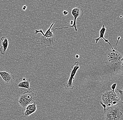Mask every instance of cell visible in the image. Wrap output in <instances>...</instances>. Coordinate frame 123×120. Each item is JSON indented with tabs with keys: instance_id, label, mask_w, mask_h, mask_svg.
<instances>
[{
	"instance_id": "cell-18",
	"label": "cell",
	"mask_w": 123,
	"mask_h": 120,
	"mask_svg": "<svg viewBox=\"0 0 123 120\" xmlns=\"http://www.w3.org/2000/svg\"><path fill=\"white\" fill-rule=\"evenodd\" d=\"M79 56L78 55H76V58H79Z\"/></svg>"
},
{
	"instance_id": "cell-1",
	"label": "cell",
	"mask_w": 123,
	"mask_h": 120,
	"mask_svg": "<svg viewBox=\"0 0 123 120\" xmlns=\"http://www.w3.org/2000/svg\"><path fill=\"white\" fill-rule=\"evenodd\" d=\"M104 61L107 66L114 72L117 70L123 71V57L121 53L108 49L104 56Z\"/></svg>"
},
{
	"instance_id": "cell-10",
	"label": "cell",
	"mask_w": 123,
	"mask_h": 120,
	"mask_svg": "<svg viewBox=\"0 0 123 120\" xmlns=\"http://www.w3.org/2000/svg\"><path fill=\"white\" fill-rule=\"evenodd\" d=\"M1 46L0 48V53L2 55L6 53L8 47L9 42L7 38L5 37H2L1 38Z\"/></svg>"
},
{
	"instance_id": "cell-8",
	"label": "cell",
	"mask_w": 123,
	"mask_h": 120,
	"mask_svg": "<svg viewBox=\"0 0 123 120\" xmlns=\"http://www.w3.org/2000/svg\"><path fill=\"white\" fill-rule=\"evenodd\" d=\"M0 75L7 84H11L14 79V76L6 71H0Z\"/></svg>"
},
{
	"instance_id": "cell-15",
	"label": "cell",
	"mask_w": 123,
	"mask_h": 120,
	"mask_svg": "<svg viewBox=\"0 0 123 120\" xmlns=\"http://www.w3.org/2000/svg\"><path fill=\"white\" fill-rule=\"evenodd\" d=\"M63 15H68V14H69V12L68 11H66V10H64L63 11Z\"/></svg>"
},
{
	"instance_id": "cell-17",
	"label": "cell",
	"mask_w": 123,
	"mask_h": 120,
	"mask_svg": "<svg viewBox=\"0 0 123 120\" xmlns=\"http://www.w3.org/2000/svg\"><path fill=\"white\" fill-rule=\"evenodd\" d=\"M73 21L71 20L70 22V24H71V25H73Z\"/></svg>"
},
{
	"instance_id": "cell-11",
	"label": "cell",
	"mask_w": 123,
	"mask_h": 120,
	"mask_svg": "<svg viewBox=\"0 0 123 120\" xmlns=\"http://www.w3.org/2000/svg\"><path fill=\"white\" fill-rule=\"evenodd\" d=\"M106 27H105V25H103V26L102 27H101V29L100 30L99 37V38H96V39H95V40L96 41V43H97L98 42V41H99V40L100 39L102 38V39H103L104 40L105 42L107 43H108V44L110 45V46L111 47V48L112 49V50H113V51H114V50H115L113 48V47H112V46H111V43H110L109 42V41H108V40L106 39H105L104 37V36L105 34V32H106Z\"/></svg>"
},
{
	"instance_id": "cell-13",
	"label": "cell",
	"mask_w": 123,
	"mask_h": 120,
	"mask_svg": "<svg viewBox=\"0 0 123 120\" xmlns=\"http://www.w3.org/2000/svg\"><path fill=\"white\" fill-rule=\"evenodd\" d=\"M117 83H114L112 85H111V88L112 89V91L114 94H115V90L116 89V86H117Z\"/></svg>"
},
{
	"instance_id": "cell-5",
	"label": "cell",
	"mask_w": 123,
	"mask_h": 120,
	"mask_svg": "<svg viewBox=\"0 0 123 120\" xmlns=\"http://www.w3.org/2000/svg\"><path fill=\"white\" fill-rule=\"evenodd\" d=\"M105 120H120L122 113L117 106L109 107L104 109Z\"/></svg>"
},
{
	"instance_id": "cell-4",
	"label": "cell",
	"mask_w": 123,
	"mask_h": 120,
	"mask_svg": "<svg viewBox=\"0 0 123 120\" xmlns=\"http://www.w3.org/2000/svg\"><path fill=\"white\" fill-rule=\"evenodd\" d=\"M37 95L31 91L24 92L21 95L18 100V103L24 108L32 104L37 100Z\"/></svg>"
},
{
	"instance_id": "cell-9",
	"label": "cell",
	"mask_w": 123,
	"mask_h": 120,
	"mask_svg": "<svg viewBox=\"0 0 123 120\" xmlns=\"http://www.w3.org/2000/svg\"><path fill=\"white\" fill-rule=\"evenodd\" d=\"M37 110V103L36 102H35L26 107L25 111L24 113V116L26 117L29 116L34 113Z\"/></svg>"
},
{
	"instance_id": "cell-14",
	"label": "cell",
	"mask_w": 123,
	"mask_h": 120,
	"mask_svg": "<svg viewBox=\"0 0 123 120\" xmlns=\"http://www.w3.org/2000/svg\"><path fill=\"white\" fill-rule=\"evenodd\" d=\"M117 90L118 91V92H119V94H120V97L121 98V100L123 101V90H121L120 89H117Z\"/></svg>"
},
{
	"instance_id": "cell-2",
	"label": "cell",
	"mask_w": 123,
	"mask_h": 120,
	"mask_svg": "<svg viewBox=\"0 0 123 120\" xmlns=\"http://www.w3.org/2000/svg\"><path fill=\"white\" fill-rule=\"evenodd\" d=\"M101 99L102 101L100 103L104 109L109 107L117 106L123 103L120 95L116 93L114 94L112 91L105 92L102 94Z\"/></svg>"
},
{
	"instance_id": "cell-16",
	"label": "cell",
	"mask_w": 123,
	"mask_h": 120,
	"mask_svg": "<svg viewBox=\"0 0 123 120\" xmlns=\"http://www.w3.org/2000/svg\"><path fill=\"white\" fill-rule=\"evenodd\" d=\"M27 8V7L26 6H24L23 7V10H26V9Z\"/></svg>"
},
{
	"instance_id": "cell-6",
	"label": "cell",
	"mask_w": 123,
	"mask_h": 120,
	"mask_svg": "<svg viewBox=\"0 0 123 120\" xmlns=\"http://www.w3.org/2000/svg\"><path fill=\"white\" fill-rule=\"evenodd\" d=\"M71 13L74 17L73 23L72 26H70L60 27V28H55L53 31H54L55 30H59L67 29V28H73V27H74L75 31H77L76 26L77 19L78 17L82 16L83 15V10L80 7H74L73 8L72 11H71Z\"/></svg>"
},
{
	"instance_id": "cell-3",
	"label": "cell",
	"mask_w": 123,
	"mask_h": 120,
	"mask_svg": "<svg viewBox=\"0 0 123 120\" xmlns=\"http://www.w3.org/2000/svg\"><path fill=\"white\" fill-rule=\"evenodd\" d=\"M55 23H52L50 26L49 29L46 31L45 33H44L42 29L38 30H36L35 32V34H37L39 33L42 34V36H41L39 38L40 44L42 45H43L44 46L50 47L53 46L55 42L56 41L55 36L53 33V31H51L52 27L53 26Z\"/></svg>"
},
{
	"instance_id": "cell-12",
	"label": "cell",
	"mask_w": 123,
	"mask_h": 120,
	"mask_svg": "<svg viewBox=\"0 0 123 120\" xmlns=\"http://www.w3.org/2000/svg\"><path fill=\"white\" fill-rule=\"evenodd\" d=\"M30 79H26L25 78H23L22 81L19 82L17 84V85L18 88H23L30 90L31 89L30 86Z\"/></svg>"
},
{
	"instance_id": "cell-7",
	"label": "cell",
	"mask_w": 123,
	"mask_h": 120,
	"mask_svg": "<svg viewBox=\"0 0 123 120\" xmlns=\"http://www.w3.org/2000/svg\"><path fill=\"white\" fill-rule=\"evenodd\" d=\"M79 62H76L71 66L72 71L71 72L70 77L68 81L65 83H64L63 85L66 89L73 90L74 89V85L73 84V80H74V77L76 75L78 70L79 69L80 67L79 66Z\"/></svg>"
}]
</instances>
